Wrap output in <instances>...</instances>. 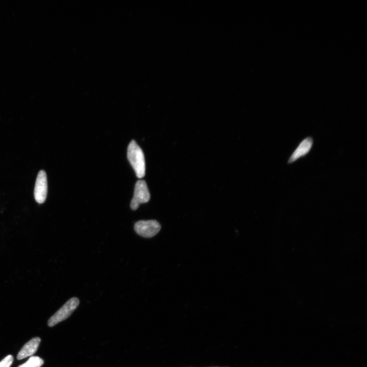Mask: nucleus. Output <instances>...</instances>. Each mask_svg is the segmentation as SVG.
I'll return each mask as SVG.
<instances>
[{"instance_id":"1","label":"nucleus","mask_w":367,"mask_h":367,"mask_svg":"<svg viewBox=\"0 0 367 367\" xmlns=\"http://www.w3.org/2000/svg\"><path fill=\"white\" fill-rule=\"evenodd\" d=\"M127 159L135 171L137 176L141 178L145 174V162L142 150L133 140L129 144L127 152Z\"/></svg>"},{"instance_id":"2","label":"nucleus","mask_w":367,"mask_h":367,"mask_svg":"<svg viewBox=\"0 0 367 367\" xmlns=\"http://www.w3.org/2000/svg\"><path fill=\"white\" fill-rule=\"evenodd\" d=\"M79 303L80 300L77 298L73 297L68 300L49 318L47 322L48 325L53 327L68 318L77 307Z\"/></svg>"},{"instance_id":"3","label":"nucleus","mask_w":367,"mask_h":367,"mask_svg":"<svg viewBox=\"0 0 367 367\" xmlns=\"http://www.w3.org/2000/svg\"><path fill=\"white\" fill-rule=\"evenodd\" d=\"M150 198V193L146 182L143 180H139L135 185L134 196L130 202L131 208L137 209L140 204L147 202Z\"/></svg>"},{"instance_id":"4","label":"nucleus","mask_w":367,"mask_h":367,"mask_svg":"<svg viewBox=\"0 0 367 367\" xmlns=\"http://www.w3.org/2000/svg\"><path fill=\"white\" fill-rule=\"evenodd\" d=\"M161 228L160 224L155 220L139 221L134 225V229L138 234L147 238L156 235Z\"/></svg>"},{"instance_id":"5","label":"nucleus","mask_w":367,"mask_h":367,"mask_svg":"<svg viewBox=\"0 0 367 367\" xmlns=\"http://www.w3.org/2000/svg\"><path fill=\"white\" fill-rule=\"evenodd\" d=\"M313 145V139L311 136L304 138L293 151L287 160V164H291L300 159L305 156L310 151Z\"/></svg>"},{"instance_id":"6","label":"nucleus","mask_w":367,"mask_h":367,"mask_svg":"<svg viewBox=\"0 0 367 367\" xmlns=\"http://www.w3.org/2000/svg\"><path fill=\"white\" fill-rule=\"evenodd\" d=\"M47 194V181L46 172L43 170L39 172L34 189V197L36 202L43 203Z\"/></svg>"},{"instance_id":"7","label":"nucleus","mask_w":367,"mask_h":367,"mask_svg":"<svg viewBox=\"0 0 367 367\" xmlns=\"http://www.w3.org/2000/svg\"><path fill=\"white\" fill-rule=\"evenodd\" d=\"M40 341L39 337H36L27 342L18 353L17 359H22L33 355L36 352Z\"/></svg>"},{"instance_id":"8","label":"nucleus","mask_w":367,"mask_h":367,"mask_svg":"<svg viewBox=\"0 0 367 367\" xmlns=\"http://www.w3.org/2000/svg\"><path fill=\"white\" fill-rule=\"evenodd\" d=\"M44 361L38 356L31 357L27 362L18 367H40L43 365Z\"/></svg>"},{"instance_id":"9","label":"nucleus","mask_w":367,"mask_h":367,"mask_svg":"<svg viewBox=\"0 0 367 367\" xmlns=\"http://www.w3.org/2000/svg\"><path fill=\"white\" fill-rule=\"evenodd\" d=\"M13 361V357L9 355L0 361V367H10Z\"/></svg>"}]
</instances>
